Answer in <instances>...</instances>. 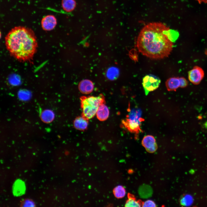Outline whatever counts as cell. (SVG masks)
<instances>
[{"label":"cell","mask_w":207,"mask_h":207,"mask_svg":"<svg viewBox=\"0 0 207 207\" xmlns=\"http://www.w3.org/2000/svg\"><path fill=\"white\" fill-rule=\"evenodd\" d=\"M164 23H150L141 30L136 46L139 51L150 58L161 59L167 57L172 51L177 33Z\"/></svg>","instance_id":"6da1fadb"},{"label":"cell","mask_w":207,"mask_h":207,"mask_svg":"<svg viewBox=\"0 0 207 207\" xmlns=\"http://www.w3.org/2000/svg\"><path fill=\"white\" fill-rule=\"evenodd\" d=\"M5 39L6 48L12 56L22 62L32 59L38 47L32 30L24 26H16L10 31Z\"/></svg>","instance_id":"7a4b0ae2"},{"label":"cell","mask_w":207,"mask_h":207,"mask_svg":"<svg viewBox=\"0 0 207 207\" xmlns=\"http://www.w3.org/2000/svg\"><path fill=\"white\" fill-rule=\"evenodd\" d=\"M80 99L82 116L88 120L93 117L100 105L105 103L104 97L102 94L97 96H83Z\"/></svg>","instance_id":"3957f363"},{"label":"cell","mask_w":207,"mask_h":207,"mask_svg":"<svg viewBox=\"0 0 207 207\" xmlns=\"http://www.w3.org/2000/svg\"><path fill=\"white\" fill-rule=\"evenodd\" d=\"M161 80L157 76L152 74L145 76L143 79L142 85L145 94L157 89L160 83Z\"/></svg>","instance_id":"277c9868"},{"label":"cell","mask_w":207,"mask_h":207,"mask_svg":"<svg viewBox=\"0 0 207 207\" xmlns=\"http://www.w3.org/2000/svg\"><path fill=\"white\" fill-rule=\"evenodd\" d=\"M204 74V71L201 68L195 66L189 72L188 79L193 84L198 85L203 79Z\"/></svg>","instance_id":"5b68a950"},{"label":"cell","mask_w":207,"mask_h":207,"mask_svg":"<svg viewBox=\"0 0 207 207\" xmlns=\"http://www.w3.org/2000/svg\"><path fill=\"white\" fill-rule=\"evenodd\" d=\"M142 143L146 150L150 153H153L156 150L157 146L154 137L151 135L145 136L142 140Z\"/></svg>","instance_id":"8992f818"},{"label":"cell","mask_w":207,"mask_h":207,"mask_svg":"<svg viewBox=\"0 0 207 207\" xmlns=\"http://www.w3.org/2000/svg\"><path fill=\"white\" fill-rule=\"evenodd\" d=\"M57 20L52 15H48L43 17L41 20L42 28L46 31H49L53 29L57 24Z\"/></svg>","instance_id":"52a82bcc"},{"label":"cell","mask_w":207,"mask_h":207,"mask_svg":"<svg viewBox=\"0 0 207 207\" xmlns=\"http://www.w3.org/2000/svg\"><path fill=\"white\" fill-rule=\"evenodd\" d=\"M78 89L80 92L85 94L91 93L93 90L94 85L91 80L85 79L81 81L79 83Z\"/></svg>","instance_id":"ba28073f"},{"label":"cell","mask_w":207,"mask_h":207,"mask_svg":"<svg viewBox=\"0 0 207 207\" xmlns=\"http://www.w3.org/2000/svg\"><path fill=\"white\" fill-rule=\"evenodd\" d=\"M166 86L168 91H175L180 87L179 77H172L168 79L165 83Z\"/></svg>","instance_id":"9c48e42d"},{"label":"cell","mask_w":207,"mask_h":207,"mask_svg":"<svg viewBox=\"0 0 207 207\" xmlns=\"http://www.w3.org/2000/svg\"><path fill=\"white\" fill-rule=\"evenodd\" d=\"M109 111L108 107L104 103L99 106L96 115L97 118L100 120L103 121L106 120L109 116Z\"/></svg>","instance_id":"30bf717a"},{"label":"cell","mask_w":207,"mask_h":207,"mask_svg":"<svg viewBox=\"0 0 207 207\" xmlns=\"http://www.w3.org/2000/svg\"><path fill=\"white\" fill-rule=\"evenodd\" d=\"M138 193L141 198H147L152 196L153 193V190L150 186L144 184L141 185L139 188Z\"/></svg>","instance_id":"8fae6325"},{"label":"cell","mask_w":207,"mask_h":207,"mask_svg":"<svg viewBox=\"0 0 207 207\" xmlns=\"http://www.w3.org/2000/svg\"><path fill=\"white\" fill-rule=\"evenodd\" d=\"M88 120L82 116L76 118L74 121V125L75 128L78 130H83L87 127Z\"/></svg>","instance_id":"7c38bea8"},{"label":"cell","mask_w":207,"mask_h":207,"mask_svg":"<svg viewBox=\"0 0 207 207\" xmlns=\"http://www.w3.org/2000/svg\"><path fill=\"white\" fill-rule=\"evenodd\" d=\"M41 117L42 120L46 123H49L52 122L54 118L53 112L50 110H46L43 111L41 113Z\"/></svg>","instance_id":"4fadbf2b"},{"label":"cell","mask_w":207,"mask_h":207,"mask_svg":"<svg viewBox=\"0 0 207 207\" xmlns=\"http://www.w3.org/2000/svg\"><path fill=\"white\" fill-rule=\"evenodd\" d=\"M25 190V185L23 181L19 180L15 183L13 188L14 195L17 196L21 195L24 193Z\"/></svg>","instance_id":"5bb4252c"},{"label":"cell","mask_w":207,"mask_h":207,"mask_svg":"<svg viewBox=\"0 0 207 207\" xmlns=\"http://www.w3.org/2000/svg\"><path fill=\"white\" fill-rule=\"evenodd\" d=\"M119 75V70L117 68L112 67L109 68L106 72L107 78L111 80H114L116 79Z\"/></svg>","instance_id":"9a60e30c"},{"label":"cell","mask_w":207,"mask_h":207,"mask_svg":"<svg viewBox=\"0 0 207 207\" xmlns=\"http://www.w3.org/2000/svg\"><path fill=\"white\" fill-rule=\"evenodd\" d=\"M62 6L63 9L65 11L71 12L75 7L76 3L74 0H62Z\"/></svg>","instance_id":"2e32d148"},{"label":"cell","mask_w":207,"mask_h":207,"mask_svg":"<svg viewBox=\"0 0 207 207\" xmlns=\"http://www.w3.org/2000/svg\"><path fill=\"white\" fill-rule=\"evenodd\" d=\"M113 193L115 196L118 198L124 197L126 194V191L124 188L121 185H118L116 187L113 189Z\"/></svg>","instance_id":"e0dca14e"},{"label":"cell","mask_w":207,"mask_h":207,"mask_svg":"<svg viewBox=\"0 0 207 207\" xmlns=\"http://www.w3.org/2000/svg\"><path fill=\"white\" fill-rule=\"evenodd\" d=\"M140 204L133 198L129 197L125 204L126 207H140Z\"/></svg>","instance_id":"ac0fdd59"},{"label":"cell","mask_w":207,"mask_h":207,"mask_svg":"<svg viewBox=\"0 0 207 207\" xmlns=\"http://www.w3.org/2000/svg\"><path fill=\"white\" fill-rule=\"evenodd\" d=\"M18 94L19 98L20 100L24 101L28 100L30 97V93L26 91H21L19 92Z\"/></svg>","instance_id":"d6986e66"},{"label":"cell","mask_w":207,"mask_h":207,"mask_svg":"<svg viewBox=\"0 0 207 207\" xmlns=\"http://www.w3.org/2000/svg\"><path fill=\"white\" fill-rule=\"evenodd\" d=\"M20 205L22 207H34L35 205L32 200L28 199L23 200Z\"/></svg>","instance_id":"ffe728a7"},{"label":"cell","mask_w":207,"mask_h":207,"mask_svg":"<svg viewBox=\"0 0 207 207\" xmlns=\"http://www.w3.org/2000/svg\"><path fill=\"white\" fill-rule=\"evenodd\" d=\"M192 202L191 198L190 196L188 195L184 196L181 200V204L186 206L190 204Z\"/></svg>","instance_id":"44dd1931"},{"label":"cell","mask_w":207,"mask_h":207,"mask_svg":"<svg viewBox=\"0 0 207 207\" xmlns=\"http://www.w3.org/2000/svg\"><path fill=\"white\" fill-rule=\"evenodd\" d=\"M143 205V207H156V206L154 202L150 200H148L145 201Z\"/></svg>","instance_id":"7402d4cb"},{"label":"cell","mask_w":207,"mask_h":207,"mask_svg":"<svg viewBox=\"0 0 207 207\" xmlns=\"http://www.w3.org/2000/svg\"><path fill=\"white\" fill-rule=\"evenodd\" d=\"M180 87L185 88L188 85V82L186 79L183 77H180Z\"/></svg>","instance_id":"603a6c76"},{"label":"cell","mask_w":207,"mask_h":207,"mask_svg":"<svg viewBox=\"0 0 207 207\" xmlns=\"http://www.w3.org/2000/svg\"><path fill=\"white\" fill-rule=\"evenodd\" d=\"M197 0L200 4L201 3H207V0Z\"/></svg>","instance_id":"cb8c5ba5"},{"label":"cell","mask_w":207,"mask_h":207,"mask_svg":"<svg viewBox=\"0 0 207 207\" xmlns=\"http://www.w3.org/2000/svg\"><path fill=\"white\" fill-rule=\"evenodd\" d=\"M204 125V127L207 129V121L205 122Z\"/></svg>","instance_id":"d4e9b609"}]
</instances>
